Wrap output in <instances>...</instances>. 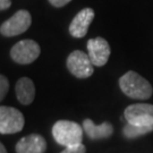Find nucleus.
<instances>
[{
  "label": "nucleus",
  "instance_id": "9",
  "mask_svg": "<svg viewBox=\"0 0 153 153\" xmlns=\"http://www.w3.org/2000/svg\"><path fill=\"white\" fill-rule=\"evenodd\" d=\"M95 13L92 8H84L77 13L69 25V34L74 38H84L88 31V26L94 19Z\"/></svg>",
  "mask_w": 153,
  "mask_h": 153
},
{
  "label": "nucleus",
  "instance_id": "17",
  "mask_svg": "<svg viewBox=\"0 0 153 153\" xmlns=\"http://www.w3.org/2000/svg\"><path fill=\"white\" fill-rule=\"evenodd\" d=\"M11 6V0H0V9L4 11Z\"/></svg>",
  "mask_w": 153,
  "mask_h": 153
},
{
  "label": "nucleus",
  "instance_id": "12",
  "mask_svg": "<svg viewBox=\"0 0 153 153\" xmlns=\"http://www.w3.org/2000/svg\"><path fill=\"white\" fill-rule=\"evenodd\" d=\"M17 100L23 105H28L34 101L35 98V86L31 78L22 77L19 78L15 86Z\"/></svg>",
  "mask_w": 153,
  "mask_h": 153
},
{
  "label": "nucleus",
  "instance_id": "11",
  "mask_svg": "<svg viewBox=\"0 0 153 153\" xmlns=\"http://www.w3.org/2000/svg\"><path fill=\"white\" fill-rule=\"evenodd\" d=\"M83 129L91 140L108 138L114 134V126L109 121H104L101 125H95L88 118L84 119L83 121Z\"/></svg>",
  "mask_w": 153,
  "mask_h": 153
},
{
  "label": "nucleus",
  "instance_id": "6",
  "mask_svg": "<svg viewBox=\"0 0 153 153\" xmlns=\"http://www.w3.org/2000/svg\"><path fill=\"white\" fill-rule=\"evenodd\" d=\"M66 65L68 71L77 78H88L94 71V65L88 55L81 50H74L68 56Z\"/></svg>",
  "mask_w": 153,
  "mask_h": 153
},
{
  "label": "nucleus",
  "instance_id": "10",
  "mask_svg": "<svg viewBox=\"0 0 153 153\" xmlns=\"http://www.w3.org/2000/svg\"><path fill=\"white\" fill-rule=\"evenodd\" d=\"M15 150L16 153H44L47 150V141L39 134H30L17 142Z\"/></svg>",
  "mask_w": 153,
  "mask_h": 153
},
{
  "label": "nucleus",
  "instance_id": "4",
  "mask_svg": "<svg viewBox=\"0 0 153 153\" xmlns=\"http://www.w3.org/2000/svg\"><path fill=\"white\" fill-rule=\"evenodd\" d=\"M41 48L38 42L33 40H22L17 42L10 50L11 59L19 65L32 64L39 58Z\"/></svg>",
  "mask_w": 153,
  "mask_h": 153
},
{
  "label": "nucleus",
  "instance_id": "8",
  "mask_svg": "<svg viewBox=\"0 0 153 153\" xmlns=\"http://www.w3.org/2000/svg\"><path fill=\"white\" fill-rule=\"evenodd\" d=\"M88 57L95 67H102L108 62L110 57V45L103 38L90 39L88 41Z\"/></svg>",
  "mask_w": 153,
  "mask_h": 153
},
{
  "label": "nucleus",
  "instance_id": "18",
  "mask_svg": "<svg viewBox=\"0 0 153 153\" xmlns=\"http://www.w3.org/2000/svg\"><path fill=\"white\" fill-rule=\"evenodd\" d=\"M0 153H7V150H6L5 145H4L2 143L0 144Z\"/></svg>",
  "mask_w": 153,
  "mask_h": 153
},
{
  "label": "nucleus",
  "instance_id": "5",
  "mask_svg": "<svg viewBox=\"0 0 153 153\" xmlns=\"http://www.w3.org/2000/svg\"><path fill=\"white\" fill-rule=\"evenodd\" d=\"M32 17L31 14L25 9L16 11L13 16L1 24L0 26V33L4 36H16L22 33L26 32L28 27L31 26Z\"/></svg>",
  "mask_w": 153,
  "mask_h": 153
},
{
  "label": "nucleus",
  "instance_id": "13",
  "mask_svg": "<svg viewBox=\"0 0 153 153\" xmlns=\"http://www.w3.org/2000/svg\"><path fill=\"white\" fill-rule=\"evenodd\" d=\"M153 131V125L150 126H140L134 125L131 123H127L123 128V134L126 138H136V137L146 135L149 133Z\"/></svg>",
  "mask_w": 153,
  "mask_h": 153
},
{
  "label": "nucleus",
  "instance_id": "3",
  "mask_svg": "<svg viewBox=\"0 0 153 153\" xmlns=\"http://www.w3.org/2000/svg\"><path fill=\"white\" fill-rule=\"evenodd\" d=\"M24 125L25 119L19 110L7 105L0 107V133L2 135L19 133Z\"/></svg>",
  "mask_w": 153,
  "mask_h": 153
},
{
  "label": "nucleus",
  "instance_id": "15",
  "mask_svg": "<svg viewBox=\"0 0 153 153\" xmlns=\"http://www.w3.org/2000/svg\"><path fill=\"white\" fill-rule=\"evenodd\" d=\"M60 153H86V148L83 144H78L75 146H68Z\"/></svg>",
  "mask_w": 153,
  "mask_h": 153
},
{
  "label": "nucleus",
  "instance_id": "14",
  "mask_svg": "<svg viewBox=\"0 0 153 153\" xmlns=\"http://www.w3.org/2000/svg\"><path fill=\"white\" fill-rule=\"evenodd\" d=\"M9 90V82L7 79V77H5L4 75L0 76V100L2 101L4 98L7 95Z\"/></svg>",
  "mask_w": 153,
  "mask_h": 153
},
{
  "label": "nucleus",
  "instance_id": "1",
  "mask_svg": "<svg viewBox=\"0 0 153 153\" xmlns=\"http://www.w3.org/2000/svg\"><path fill=\"white\" fill-rule=\"evenodd\" d=\"M119 86L123 93L135 100H146L152 97V85L136 71H129L119 78Z\"/></svg>",
  "mask_w": 153,
  "mask_h": 153
},
{
  "label": "nucleus",
  "instance_id": "2",
  "mask_svg": "<svg viewBox=\"0 0 153 153\" xmlns=\"http://www.w3.org/2000/svg\"><path fill=\"white\" fill-rule=\"evenodd\" d=\"M83 129L75 121L58 120L52 126V136L59 145L65 148L82 144Z\"/></svg>",
  "mask_w": 153,
  "mask_h": 153
},
{
  "label": "nucleus",
  "instance_id": "16",
  "mask_svg": "<svg viewBox=\"0 0 153 153\" xmlns=\"http://www.w3.org/2000/svg\"><path fill=\"white\" fill-rule=\"evenodd\" d=\"M48 1L50 2V5H52L53 7L60 8V7L66 6L68 2H71V0H48Z\"/></svg>",
  "mask_w": 153,
  "mask_h": 153
},
{
  "label": "nucleus",
  "instance_id": "7",
  "mask_svg": "<svg viewBox=\"0 0 153 153\" xmlns=\"http://www.w3.org/2000/svg\"><path fill=\"white\" fill-rule=\"evenodd\" d=\"M127 123L140 126L153 125V104L135 103L128 105L124 111Z\"/></svg>",
  "mask_w": 153,
  "mask_h": 153
}]
</instances>
